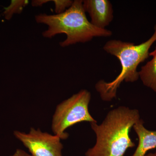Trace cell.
<instances>
[{
  "label": "cell",
  "mask_w": 156,
  "mask_h": 156,
  "mask_svg": "<svg viewBox=\"0 0 156 156\" xmlns=\"http://www.w3.org/2000/svg\"><path fill=\"white\" fill-rule=\"evenodd\" d=\"M152 36L140 44L119 40H110L105 43L104 50L119 59L122 70L112 82L101 80L95 84V89L102 100L109 101L116 98L117 90L123 82L134 83L139 79L137 67L148 58L150 49L156 41V24Z\"/></svg>",
  "instance_id": "obj_3"
},
{
  "label": "cell",
  "mask_w": 156,
  "mask_h": 156,
  "mask_svg": "<svg viewBox=\"0 0 156 156\" xmlns=\"http://www.w3.org/2000/svg\"><path fill=\"white\" fill-rule=\"evenodd\" d=\"M11 156H32L31 154H27L25 151L21 149H17L13 155Z\"/></svg>",
  "instance_id": "obj_12"
},
{
  "label": "cell",
  "mask_w": 156,
  "mask_h": 156,
  "mask_svg": "<svg viewBox=\"0 0 156 156\" xmlns=\"http://www.w3.org/2000/svg\"><path fill=\"white\" fill-rule=\"evenodd\" d=\"M54 4V11L56 14L63 13L72 5L73 1L72 0H53Z\"/></svg>",
  "instance_id": "obj_10"
},
{
  "label": "cell",
  "mask_w": 156,
  "mask_h": 156,
  "mask_svg": "<svg viewBox=\"0 0 156 156\" xmlns=\"http://www.w3.org/2000/svg\"><path fill=\"white\" fill-rule=\"evenodd\" d=\"M91 98V93L87 89H82L58 104L52 119L54 134L61 139H66L69 134L65 131L71 126L83 122H97L89 112Z\"/></svg>",
  "instance_id": "obj_4"
},
{
  "label": "cell",
  "mask_w": 156,
  "mask_h": 156,
  "mask_svg": "<svg viewBox=\"0 0 156 156\" xmlns=\"http://www.w3.org/2000/svg\"><path fill=\"white\" fill-rule=\"evenodd\" d=\"M35 20L39 24L48 26L42 33L44 37L52 38L60 34L66 35V39L59 43L62 48L87 43L94 37H108L112 35L111 31L98 28L88 20L82 0H74L72 5L61 14H37Z\"/></svg>",
  "instance_id": "obj_2"
},
{
  "label": "cell",
  "mask_w": 156,
  "mask_h": 156,
  "mask_svg": "<svg viewBox=\"0 0 156 156\" xmlns=\"http://www.w3.org/2000/svg\"><path fill=\"white\" fill-rule=\"evenodd\" d=\"M50 1H51L49 0H34L32 1L31 5L33 7H41L43 5L49 2Z\"/></svg>",
  "instance_id": "obj_11"
},
{
  "label": "cell",
  "mask_w": 156,
  "mask_h": 156,
  "mask_svg": "<svg viewBox=\"0 0 156 156\" xmlns=\"http://www.w3.org/2000/svg\"><path fill=\"white\" fill-rule=\"evenodd\" d=\"M133 128L138 136V144L131 156H145L148 151L156 148V130L151 131L146 128L141 119L134 124Z\"/></svg>",
  "instance_id": "obj_7"
},
{
  "label": "cell",
  "mask_w": 156,
  "mask_h": 156,
  "mask_svg": "<svg viewBox=\"0 0 156 156\" xmlns=\"http://www.w3.org/2000/svg\"><path fill=\"white\" fill-rule=\"evenodd\" d=\"M140 119L138 110L121 106L109 112L100 125L90 123L96 142L86 156H124L128 148L135 146L129 133Z\"/></svg>",
  "instance_id": "obj_1"
},
{
  "label": "cell",
  "mask_w": 156,
  "mask_h": 156,
  "mask_svg": "<svg viewBox=\"0 0 156 156\" xmlns=\"http://www.w3.org/2000/svg\"><path fill=\"white\" fill-rule=\"evenodd\" d=\"M83 7L90 22L98 28L105 29L113 20V6L108 0H84Z\"/></svg>",
  "instance_id": "obj_6"
},
{
  "label": "cell",
  "mask_w": 156,
  "mask_h": 156,
  "mask_svg": "<svg viewBox=\"0 0 156 156\" xmlns=\"http://www.w3.org/2000/svg\"><path fill=\"white\" fill-rule=\"evenodd\" d=\"M152 56L150 61L142 66L139 71V78L145 87L156 93V47L149 53Z\"/></svg>",
  "instance_id": "obj_8"
},
{
  "label": "cell",
  "mask_w": 156,
  "mask_h": 156,
  "mask_svg": "<svg viewBox=\"0 0 156 156\" xmlns=\"http://www.w3.org/2000/svg\"><path fill=\"white\" fill-rule=\"evenodd\" d=\"M14 134L32 156H62L63 146L57 135L34 128H31L28 133L16 131Z\"/></svg>",
  "instance_id": "obj_5"
},
{
  "label": "cell",
  "mask_w": 156,
  "mask_h": 156,
  "mask_svg": "<svg viewBox=\"0 0 156 156\" xmlns=\"http://www.w3.org/2000/svg\"><path fill=\"white\" fill-rule=\"evenodd\" d=\"M29 4L27 0H16L11 1V4L5 9L4 14L7 20L11 19L13 14H20Z\"/></svg>",
  "instance_id": "obj_9"
},
{
  "label": "cell",
  "mask_w": 156,
  "mask_h": 156,
  "mask_svg": "<svg viewBox=\"0 0 156 156\" xmlns=\"http://www.w3.org/2000/svg\"><path fill=\"white\" fill-rule=\"evenodd\" d=\"M145 156H156V151L154 153L147 154Z\"/></svg>",
  "instance_id": "obj_13"
}]
</instances>
